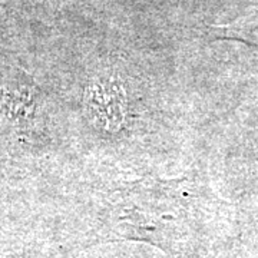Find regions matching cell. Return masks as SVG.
<instances>
[{
  "label": "cell",
  "mask_w": 258,
  "mask_h": 258,
  "mask_svg": "<svg viewBox=\"0 0 258 258\" xmlns=\"http://www.w3.org/2000/svg\"><path fill=\"white\" fill-rule=\"evenodd\" d=\"M85 106L91 119L102 129L116 132L125 120V91L113 78H98L86 89Z\"/></svg>",
  "instance_id": "6da1fadb"
},
{
  "label": "cell",
  "mask_w": 258,
  "mask_h": 258,
  "mask_svg": "<svg viewBox=\"0 0 258 258\" xmlns=\"http://www.w3.org/2000/svg\"><path fill=\"white\" fill-rule=\"evenodd\" d=\"M0 2H2V0H0Z\"/></svg>",
  "instance_id": "7a4b0ae2"
}]
</instances>
